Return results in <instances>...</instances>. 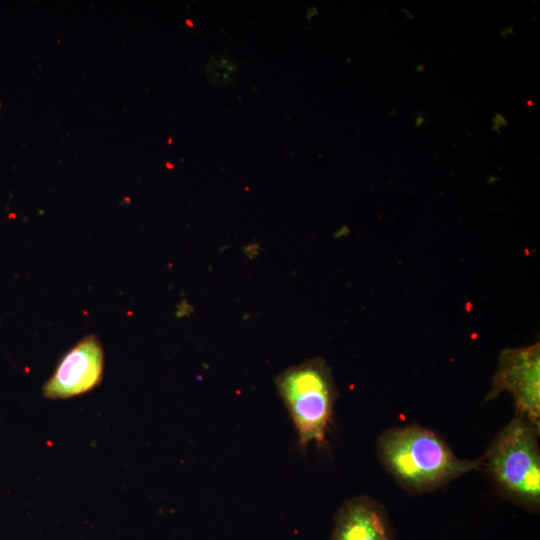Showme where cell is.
Returning a JSON list of instances; mask_svg holds the SVG:
<instances>
[{"mask_svg": "<svg viewBox=\"0 0 540 540\" xmlns=\"http://www.w3.org/2000/svg\"><path fill=\"white\" fill-rule=\"evenodd\" d=\"M379 457L385 468L404 487L426 491L461 475L478 470L483 458H457L446 443L430 430L412 425L392 428L378 440Z\"/></svg>", "mask_w": 540, "mask_h": 540, "instance_id": "1", "label": "cell"}, {"mask_svg": "<svg viewBox=\"0 0 540 540\" xmlns=\"http://www.w3.org/2000/svg\"><path fill=\"white\" fill-rule=\"evenodd\" d=\"M275 384L297 431L298 448L305 451L310 442L324 447L337 398L326 361L313 358L292 366L277 376Z\"/></svg>", "mask_w": 540, "mask_h": 540, "instance_id": "2", "label": "cell"}, {"mask_svg": "<svg viewBox=\"0 0 540 540\" xmlns=\"http://www.w3.org/2000/svg\"><path fill=\"white\" fill-rule=\"evenodd\" d=\"M538 431L525 418H515L497 435L484 459L501 491L519 504L536 509L540 503Z\"/></svg>", "mask_w": 540, "mask_h": 540, "instance_id": "3", "label": "cell"}, {"mask_svg": "<svg viewBox=\"0 0 540 540\" xmlns=\"http://www.w3.org/2000/svg\"><path fill=\"white\" fill-rule=\"evenodd\" d=\"M512 394L517 415L539 430L540 417V343L501 351L498 366L486 400L501 392Z\"/></svg>", "mask_w": 540, "mask_h": 540, "instance_id": "4", "label": "cell"}, {"mask_svg": "<svg viewBox=\"0 0 540 540\" xmlns=\"http://www.w3.org/2000/svg\"><path fill=\"white\" fill-rule=\"evenodd\" d=\"M103 370L101 342L90 334L61 358L43 386V395L48 399H67L84 394L100 384Z\"/></svg>", "mask_w": 540, "mask_h": 540, "instance_id": "5", "label": "cell"}, {"mask_svg": "<svg viewBox=\"0 0 540 540\" xmlns=\"http://www.w3.org/2000/svg\"><path fill=\"white\" fill-rule=\"evenodd\" d=\"M331 540H392L383 508L367 496L355 497L337 512Z\"/></svg>", "mask_w": 540, "mask_h": 540, "instance_id": "6", "label": "cell"}, {"mask_svg": "<svg viewBox=\"0 0 540 540\" xmlns=\"http://www.w3.org/2000/svg\"><path fill=\"white\" fill-rule=\"evenodd\" d=\"M209 78L215 84L231 82L237 72V65L230 58L214 57L206 68Z\"/></svg>", "mask_w": 540, "mask_h": 540, "instance_id": "7", "label": "cell"}, {"mask_svg": "<svg viewBox=\"0 0 540 540\" xmlns=\"http://www.w3.org/2000/svg\"><path fill=\"white\" fill-rule=\"evenodd\" d=\"M0 109H1V103H0Z\"/></svg>", "mask_w": 540, "mask_h": 540, "instance_id": "8", "label": "cell"}]
</instances>
